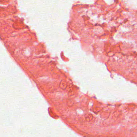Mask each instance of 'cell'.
Masks as SVG:
<instances>
[{
  "label": "cell",
  "instance_id": "obj_2",
  "mask_svg": "<svg viewBox=\"0 0 137 137\" xmlns=\"http://www.w3.org/2000/svg\"><path fill=\"white\" fill-rule=\"evenodd\" d=\"M67 105L69 107H72L73 105V101L71 99H68L67 101Z\"/></svg>",
  "mask_w": 137,
  "mask_h": 137
},
{
  "label": "cell",
  "instance_id": "obj_3",
  "mask_svg": "<svg viewBox=\"0 0 137 137\" xmlns=\"http://www.w3.org/2000/svg\"><path fill=\"white\" fill-rule=\"evenodd\" d=\"M92 118H93V116L91 115H89L88 116H87L86 118V120L88 121H90L92 120Z\"/></svg>",
  "mask_w": 137,
  "mask_h": 137
},
{
  "label": "cell",
  "instance_id": "obj_1",
  "mask_svg": "<svg viewBox=\"0 0 137 137\" xmlns=\"http://www.w3.org/2000/svg\"><path fill=\"white\" fill-rule=\"evenodd\" d=\"M59 86L62 89H63V90L66 89L67 87H68V84H67L66 81H65V80L61 81L60 83H59Z\"/></svg>",
  "mask_w": 137,
  "mask_h": 137
},
{
  "label": "cell",
  "instance_id": "obj_4",
  "mask_svg": "<svg viewBox=\"0 0 137 137\" xmlns=\"http://www.w3.org/2000/svg\"><path fill=\"white\" fill-rule=\"evenodd\" d=\"M68 93H69V95H71V96H72V95H73L74 94V91H73V89H72V88H71V89H70L68 90Z\"/></svg>",
  "mask_w": 137,
  "mask_h": 137
}]
</instances>
